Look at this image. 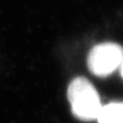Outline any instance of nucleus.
Masks as SVG:
<instances>
[{"instance_id":"obj_1","label":"nucleus","mask_w":123,"mask_h":123,"mask_svg":"<svg viewBox=\"0 0 123 123\" xmlns=\"http://www.w3.org/2000/svg\"><path fill=\"white\" fill-rule=\"evenodd\" d=\"M72 113L81 121L96 120L102 103L94 85L86 78L79 77L71 81L67 91Z\"/></svg>"},{"instance_id":"obj_2","label":"nucleus","mask_w":123,"mask_h":123,"mask_svg":"<svg viewBox=\"0 0 123 123\" xmlns=\"http://www.w3.org/2000/svg\"><path fill=\"white\" fill-rule=\"evenodd\" d=\"M123 48L117 43L106 42L97 44L91 50L87 66L92 74L97 77H107L121 66Z\"/></svg>"},{"instance_id":"obj_3","label":"nucleus","mask_w":123,"mask_h":123,"mask_svg":"<svg viewBox=\"0 0 123 123\" xmlns=\"http://www.w3.org/2000/svg\"><path fill=\"white\" fill-rule=\"evenodd\" d=\"M96 120L98 123H123V103H110L102 106Z\"/></svg>"},{"instance_id":"obj_4","label":"nucleus","mask_w":123,"mask_h":123,"mask_svg":"<svg viewBox=\"0 0 123 123\" xmlns=\"http://www.w3.org/2000/svg\"><path fill=\"white\" fill-rule=\"evenodd\" d=\"M120 67H121V74L123 77V62H122V64H121V66H120Z\"/></svg>"}]
</instances>
